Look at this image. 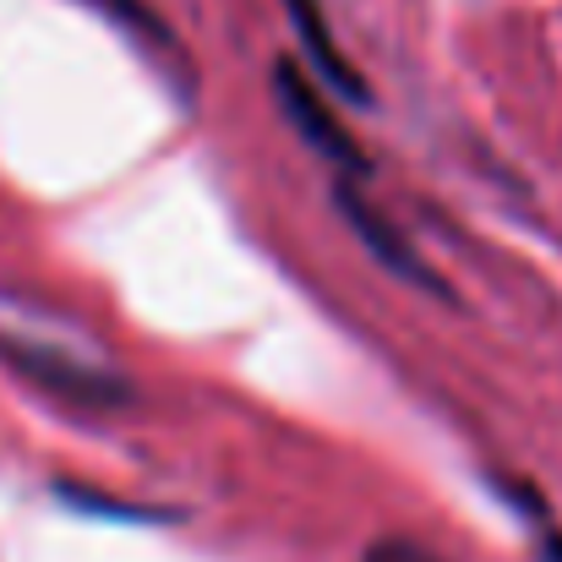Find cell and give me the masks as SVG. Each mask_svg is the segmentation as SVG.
Returning a JSON list of instances; mask_svg holds the SVG:
<instances>
[{"label":"cell","instance_id":"5","mask_svg":"<svg viewBox=\"0 0 562 562\" xmlns=\"http://www.w3.org/2000/svg\"><path fill=\"white\" fill-rule=\"evenodd\" d=\"M82 5H93L99 16H110V22H121L126 33H137V38H148V44H170V27L143 5V0H82Z\"/></svg>","mask_w":562,"mask_h":562},{"label":"cell","instance_id":"6","mask_svg":"<svg viewBox=\"0 0 562 562\" xmlns=\"http://www.w3.org/2000/svg\"><path fill=\"white\" fill-rule=\"evenodd\" d=\"M367 562H437L431 552H420V547H409V541H382L367 552Z\"/></svg>","mask_w":562,"mask_h":562},{"label":"cell","instance_id":"2","mask_svg":"<svg viewBox=\"0 0 562 562\" xmlns=\"http://www.w3.org/2000/svg\"><path fill=\"white\" fill-rule=\"evenodd\" d=\"M0 361L11 372H22L33 387L44 393H60L71 404H121L126 398V382L110 376L93 361H77V356H60V350H44V345H22V339H5L0 334Z\"/></svg>","mask_w":562,"mask_h":562},{"label":"cell","instance_id":"3","mask_svg":"<svg viewBox=\"0 0 562 562\" xmlns=\"http://www.w3.org/2000/svg\"><path fill=\"white\" fill-rule=\"evenodd\" d=\"M284 11H290V27H295L306 60H312L317 77H323V93H328V99H345V104H367V99H372V93H367V77H361V71L350 66V55L339 49V38H334L323 5H317V0H284Z\"/></svg>","mask_w":562,"mask_h":562},{"label":"cell","instance_id":"1","mask_svg":"<svg viewBox=\"0 0 562 562\" xmlns=\"http://www.w3.org/2000/svg\"><path fill=\"white\" fill-rule=\"evenodd\" d=\"M273 99H279V115L301 132V143L334 165V181H367V176H372V159H367V148L350 137V126L339 121L334 99H328L323 88H312V77H306L290 55L273 60Z\"/></svg>","mask_w":562,"mask_h":562},{"label":"cell","instance_id":"4","mask_svg":"<svg viewBox=\"0 0 562 562\" xmlns=\"http://www.w3.org/2000/svg\"><path fill=\"white\" fill-rule=\"evenodd\" d=\"M334 207H339V218L356 229V240L372 251L376 262L387 268V273H398V279H415V284H437L431 273H426V262L409 251V240L376 213L372 202L361 196V181H334Z\"/></svg>","mask_w":562,"mask_h":562}]
</instances>
